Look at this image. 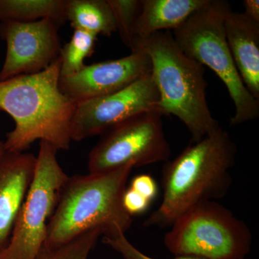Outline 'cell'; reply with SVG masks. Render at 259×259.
<instances>
[{
  "label": "cell",
  "mask_w": 259,
  "mask_h": 259,
  "mask_svg": "<svg viewBox=\"0 0 259 259\" xmlns=\"http://www.w3.org/2000/svg\"><path fill=\"white\" fill-rule=\"evenodd\" d=\"M236 155V144L221 127L198 142L191 143L163 166L162 202L144 226H171L196 204L224 197L231 188L230 171Z\"/></svg>",
  "instance_id": "6da1fadb"
},
{
  "label": "cell",
  "mask_w": 259,
  "mask_h": 259,
  "mask_svg": "<svg viewBox=\"0 0 259 259\" xmlns=\"http://www.w3.org/2000/svg\"><path fill=\"white\" fill-rule=\"evenodd\" d=\"M61 59L40 72L0 81V110L11 116L15 127L7 135L6 151L20 153L36 140L58 150L71 144V125L77 102L59 88Z\"/></svg>",
  "instance_id": "7a4b0ae2"
},
{
  "label": "cell",
  "mask_w": 259,
  "mask_h": 259,
  "mask_svg": "<svg viewBox=\"0 0 259 259\" xmlns=\"http://www.w3.org/2000/svg\"><path fill=\"white\" fill-rule=\"evenodd\" d=\"M134 167L69 177L61 189L48 226L45 244L57 246L85 232L100 228L103 235L131 228L132 216L122 205V196Z\"/></svg>",
  "instance_id": "3957f363"
},
{
  "label": "cell",
  "mask_w": 259,
  "mask_h": 259,
  "mask_svg": "<svg viewBox=\"0 0 259 259\" xmlns=\"http://www.w3.org/2000/svg\"><path fill=\"white\" fill-rule=\"evenodd\" d=\"M139 50L151 59V75L159 95L158 110L185 124L191 143L198 142L220 127L207 105L204 66L181 50L171 33L154 34L139 44L136 51Z\"/></svg>",
  "instance_id": "277c9868"
},
{
  "label": "cell",
  "mask_w": 259,
  "mask_h": 259,
  "mask_svg": "<svg viewBox=\"0 0 259 259\" xmlns=\"http://www.w3.org/2000/svg\"><path fill=\"white\" fill-rule=\"evenodd\" d=\"M223 0H208L172 34L184 53L212 69L223 81L235 107L231 126L259 117V100L252 96L242 81L227 42L225 19L231 11Z\"/></svg>",
  "instance_id": "5b68a950"
},
{
  "label": "cell",
  "mask_w": 259,
  "mask_h": 259,
  "mask_svg": "<svg viewBox=\"0 0 259 259\" xmlns=\"http://www.w3.org/2000/svg\"><path fill=\"white\" fill-rule=\"evenodd\" d=\"M251 232L243 221L216 201L196 204L172 224L163 243L175 256L244 259Z\"/></svg>",
  "instance_id": "8992f818"
},
{
  "label": "cell",
  "mask_w": 259,
  "mask_h": 259,
  "mask_svg": "<svg viewBox=\"0 0 259 259\" xmlns=\"http://www.w3.org/2000/svg\"><path fill=\"white\" fill-rule=\"evenodd\" d=\"M57 149L40 141L31 185L0 259H35L45 244L48 226L69 176L56 158Z\"/></svg>",
  "instance_id": "52a82bcc"
},
{
  "label": "cell",
  "mask_w": 259,
  "mask_h": 259,
  "mask_svg": "<svg viewBox=\"0 0 259 259\" xmlns=\"http://www.w3.org/2000/svg\"><path fill=\"white\" fill-rule=\"evenodd\" d=\"M163 116L158 108L148 110L109 130L89 155V173L168 161L171 150L163 131Z\"/></svg>",
  "instance_id": "ba28073f"
},
{
  "label": "cell",
  "mask_w": 259,
  "mask_h": 259,
  "mask_svg": "<svg viewBox=\"0 0 259 259\" xmlns=\"http://www.w3.org/2000/svg\"><path fill=\"white\" fill-rule=\"evenodd\" d=\"M158 101L157 88L150 73L117 93L77 102L71 121V141L105 134L134 116L157 109Z\"/></svg>",
  "instance_id": "9c48e42d"
},
{
  "label": "cell",
  "mask_w": 259,
  "mask_h": 259,
  "mask_svg": "<svg viewBox=\"0 0 259 259\" xmlns=\"http://www.w3.org/2000/svg\"><path fill=\"white\" fill-rule=\"evenodd\" d=\"M59 23L45 18L33 22L3 21L0 32L7 54L0 81L40 72L59 57Z\"/></svg>",
  "instance_id": "30bf717a"
},
{
  "label": "cell",
  "mask_w": 259,
  "mask_h": 259,
  "mask_svg": "<svg viewBox=\"0 0 259 259\" xmlns=\"http://www.w3.org/2000/svg\"><path fill=\"white\" fill-rule=\"evenodd\" d=\"M151 61L144 51L92 65L76 74L59 79L61 91L80 102L117 93L151 73Z\"/></svg>",
  "instance_id": "8fae6325"
},
{
  "label": "cell",
  "mask_w": 259,
  "mask_h": 259,
  "mask_svg": "<svg viewBox=\"0 0 259 259\" xmlns=\"http://www.w3.org/2000/svg\"><path fill=\"white\" fill-rule=\"evenodd\" d=\"M36 156L5 151L0 158V255L6 249L35 173Z\"/></svg>",
  "instance_id": "7c38bea8"
},
{
  "label": "cell",
  "mask_w": 259,
  "mask_h": 259,
  "mask_svg": "<svg viewBox=\"0 0 259 259\" xmlns=\"http://www.w3.org/2000/svg\"><path fill=\"white\" fill-rule=\"evenodd\" d=\"M227 42L242 81L259 100V23L231 11L224 23Z\"/></svg>",
  "instance_id": "4fadbf2b"
},
{
  "label": "cell",
  "mask_w": 259,
  "mask_h": 259,
  "mask_svg": "<svg viewBox=\"0 0 259 259\" xmlns=\"http://www.w3.org/2000/svg\"><path fill=\"white\" fill-rule=\"evenodd\" d=\"M208 0H141V10L134 30L136 51L141 42L158 32L180 28Z\"/></svg>",
  "instance_id": "5bb4252c"
},
{
  "label": "cell",
  "mask_w": 259,
  "mask_h": 259,
  "mask_svg": "<svg viewBox=\"0 0 259 259\" xmlns=\"http://www.w3.org/2000/svg\"><path fill=\"white\" fill-rule=\"evenodd\" d=\"M66 17L74 30L107 36L117 31L115 17L107 0H68Z\"/></svg>",
  "instance_id": "9a60e30c"
},
{
  "label": "cell",
  "mask_w": 259,
  "mask_h": 259,
  "mask_svg": "<svg viewBox=\"0 0 259 259\" xmlns=\"http://www.w3.org/2000/svg\"><path fill=\"white\" fill-rule=\"evenodd\" d=\"M68 0H0V20L33 22L49 18L60 23L66 20Z\"/></svg>",
  "instance_id": "2e32d148"
},
{
  "label": "cell",
  "mask_w": 259,
  "mask_h": 259,
  "mask_svg": "<svg viewBox=\"0 0 259 259\" xmlns=\"http://www.w3.org/2000/svg\"><path fill=\"white\" fill-rule=\"evenodd\" d=\"M97 36L92 32L75 29L71 40L60 51L61 76H71L83 69V61L93 54Z\"/></svg>",
  "instance_id": "e0dca14e"
},
{
  "label": "cell",
  "mask_w": 259,
  "mask_h": 259,
  "mask_svg": "<svg viewBox=\"0 0 259 259\" xmlns=\"http://www.w3.org/2000/svg\"><path fill=\"white\" fill-rule=\"evenodd\" d=\"M102 235V230L95 228L65 244L57 246L44 244L35 259H88L90 252Z\"/></svg>",
  "instance_id": "ac0fdd59"
},
{
  "label": "cell",
  "mask_w": 259,
  "mask_h": 259,
  "mask_svg": "<svg viewBox=\"0 0 259 259\" xmlns=\"http://www.w3.org/2000/svg\"><path fill=\"white\" fill-rule=\"evenodd\" d=\"M115 19L117 30L126 47L132 51L134 30L141 10V0H107Z\"/></svg>",
  "instance_id": "d6986e66"
},
{
  "label": "cell",
  "mask_w": 259,
  "mask_h": 259,
  "mask_svg": "<svg viewBox=\"0 0 259 259\" xmlns=\"http://www.w3.org/2000/svg\"><path fill=\"white\" fill-rule=\"evenodd\" d=\"M102 242L105 245L111 247L112 249L115 250L117 253H120L123 259H156L148 256L140 251L127 239L125 233L121 231L103 236ZM173 259L200 258L190 256H175Z\"/></svg>",
  "instance_id": "ffe728a7"
},
{
  "label": "cell",
  "mask_w": 259,
  "mask_h": 259,
  "mask_svg": "<svg viewBox=\"0 0 259 259\" xmlns=\"http://www.w3.org/2000/svg\"><path fill=\"white\" fill-rule=\"evenodd\" d=\"M151 202L137 192L129 187L126 188L122 196V205L130 215L142 214L151 205Z\"/></svg>",
  "instance_id": "44dd1931"
},
{
  "label": "cell",
  "mask_w": 259,
  "mask_h": 259,
  "mask_svg": "<svg viewBox=\"0 0 259 259\" xmlns=\"http://www.w3.org/2000/svg\"><path fill=\"white\" fill-rule=\"evenodd\" d=\"M131 189L152 202L158 194V186L156 181L149 175H139L131 181Z\"/></svg>",
  "instance_id": "7402d4cb"
},
{
  "label": "cell",
  "mask_w": 259,
  "mask_h": 259,
  "mask_svg": "<svg viewBox=\"0 0 259 259\" xmlns=\"http://www.w3.org/2000/svg\"><path fill=\"white\" fill-rule=\"evenodd\" d=\"M244 14L248 18L259 23V1L258 0H244Z\"/></svg>",
  "instance_id": "603a6c76"
},
{
  "label": "cell",
  "mask_w": 259,
  "mask_h": 259,
  "mask_svg": "<svg viewBox=\"0 0 259 259\" xmlns=\"http://www.w3.org/2000/svg\"><path fill=\"white\" fill-rule=\"evenodd\" d=\"M6 150L5 147V141H0V158L4 154Z\"/></svg>",
  "instance_id": "cb8c5ba5"
}]
</instances>
